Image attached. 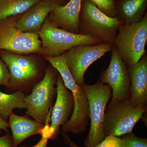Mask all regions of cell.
Instances as JSON below:
<instances>
[{
	"label": "cell",
	"instance_id": "cell-27",
	"mask_svg": "<svg viewBox=\"0 0 147 147\" xmlns=\"http://www.w3.org/2000/svg\"><path fill=\"white\" fill-rule=\"evenodd\" d=\"M9 127L8 122L0 117V135L1 134V130H5L7 132H9L8 127Z\"/></svg>",
	"mask_w": 147,
	"mask_h": 147
},
{
	"label": "cell",
	"instance_id": "cell-14",
	"mask_svg": "<svg viewBox=\"0 0 147 147\" xmlns=\"http://www.w3.org/2000/svg\"><path fill=\"white\" fill-rule=\"evenodd\" d=\"M57 5L54 0H42L16 20V27L24 32H38L49 13Z\"/></svg>",
	"mask_w": 147,
	"mask_h": 147
},
{
	"label": "cell",
	"instance_id": "cell-20",
	"mask_svg": "<svg viewBox=\"0 0 147 147\" xmlns=\"http://www.w3.org/2000/svg\"><path fill=\"white\" fill-rule=\"evenodd\" d=\"M121 147H147V139L137 137L131 131L123 135Z\"/></svg>",
	"mask_w": 147,
	"mask_h": 147
},
{
	"label": "cell",
	"instance_id": "cell-18",
	"mask_svg": "<svg viewBox=\"0 0 147 147\" xmlns=\"http://www.w3.org/2000/svg\"><path fill=\"white\" fill-rule=\"evenodd\" d=\"M42 0H0V21L25 13Z\"/></svg>",
	"mask_w": 147,
	"mask_h": 147
},
{
	"label": "cell",
	"instance_id": "cell-13",
	"mask_svg": "<svg viewBox=\"0 0 147 147\" xmlns=\"http://www.w3.org/2000/svg\"><path fill=\"white\" fill-rule=\"evenodd\" d=\"M82 0H70L66 5L57 4L49 13L48 19L57 28L74 34H79V18Z\"/></svg>",
	"mask_w": 147,
	"mask_h": 147
},
{
	"label": "cell",
	"instance_id": "cell-1",
	"mask_svg": "<svg viewBox=\"0 0 147 147\" xmlns=\"http://www.w3.org/2000/svg\"><path fill=\"white\" fill-rule=\"evenodd\" d=\"M61 75L65 86L73 95L74 109L71 117L61 126V131L81 134L86 130L90 120L88 102L84 84L77 85L69 70L66 61V52L58 57L43 56Z\"/></svg>",
	"mask_w": 147,
	"mask_h": 147
},
{
	"label": "cell",
	"instance_id": "cell-12",
	"mask_svg": "<svg viewBox=\"0 0 147 147\" xmlns=\"http://www.w3.org/2000/svg\"><path fill=\"white\" fill-rule=\"evenodd\" d=\"M130 82V100L132 106L147 107V57L145 54L140 60L127 67Z\"/></svg>",
	"mask_w": 147,
	"mask_h": 147
},
{
	"label": "cell",
	"instance_id": "cell-7",
	"mask_svg": "<svg viewBox=\"0 0 147 147\" xmlns=\"http://www.w3.org/2000/svg\"><path fill=\"white\" fill-rule=\"evenodd\" d=\"M88 102L91 126L84 140L86 147H95L104 139L102 130L106 106L112 96V88L108 84L99 82L92 85L84 84Z\"/></svg>",
	"mask_w": 147,
	"mask_h": 147
},
{
	"label": "cell",
	"instance_id": "cell-6",
	"mask_svg": "<svg viewBox=\"0 0 147 147\" xmlns=\"http://www.w3.org/2000/svg\"><path fill=\"white\" fill-rule=\"evenodd\" d=\"M147 110V107L134 108L129 99L109 104L105 109L103 118L104 137L110 135L119 137L131 132Z\"/></svg>",
	"mask_w": 147,
	"mask_h": 147
},
{
	"label": "cell",
	"instance_id": "cell-4",
	"mask_svg": "<svg viewBox=\"0 0 147 147\" xmlns=\"http://www.w3.org/2000/svg\"><path fill=\"white\" fill-rule=\"evenodd\" d=\"M80 12L79 34L94 37L102 42H112L122 24L117 17L107 16L91 2L87 0Z\"/></svg>",
	"mask_w": 147,
	"mask_h": 147
},
{
	"label": "cell",
	"instance_id": "cell-10",
	"mask_svg": "<svg viewBox=\"0 0 147 147\" xmlns=\"http://www.w3.org/2000/svg\"><path fill=\"white\" fill-rule=\"evenodd\" d=\"M111 60L98 82L109 85L112 88L113 104L123 99H130V82L127 67L117 49L113 46Z\"/></svg>",
	"mask_w": 147,
	"mask_h": 147
},
{
	"label": "cell",
	"instance_id": "cell-3",
	"mask_svg": "<svg viewBox=\"0 0 147 147\" xmlns=\"http://www.w3.org/2000/svg\"><path fill=\"white\" fill-rule=\"evenodd\" d=\"M42 46L39 54L54 57L60 56L79 45H96L102 42L89 35L74 34L57 28L50 23L48 16L38 32Z\"/></svg>",
	"mask_w": 147,
	"mask_h": 147
},
{
	"label": "cell",
	"instance_id": "cell-2",
	"mask_svg": "<svg viewBox=\"0 0 147 147\" xmlns=\"http://www.w3.org/2000/svg\"><path fill=\"white\" fill-rule=\"evenodd\" d=\"M147 40V15L137 22L122 24L113 40L117 49L127 67L138 62L146 54Z\"/></svg>",
	"mask_w": 147,
	"mask_h": 147
},
{
	"label": "cell",
	"instance_id": "cell-19",
	"mask_svg": "<svg viewBox=\"0 0 147 147\" xmlns=\"http://www.w3.org/2000/svg\"><path fill=\"white\" fill-rule=\"evenodd\" d=\"M8 53L11 59L35 85V80L39 77L41 72V67L36 60L34 58L23 55L13 54L9 52Z\"/></svg>",
	"mask_w": 147,
	"mask_h": 147
},
{
	"label": "cell",
	"instance_id": "cell-9",
	"mask_svg": "<svg viewBox=\"0 0 147 147\" xmlns=\"http://www.w3.org/2000/svg\"><path fill=\"white\" fill-rule=\"evenodd\" d=\"M112 42H102L96 45H79L66 52L69 70L75 83L79 86L84 84V75L93 63L108 52L112 51Z\"/></svg>",
	"mask_w": 147,
	"mask_h": 147
},
{
	"label": "cell",
	"instance_id": "cell-11",
	"mask_svg": "<svg viewBox=\"0 0 147 147\" xmlns=\"http://www.w3.org/2000/svg\"><path fill=\"white\" fill-rule=\"evenodd\" d=\"M57 99L50 117L51 139L55 140L59 134L60 127L68 121L74 109V100L71 92L65 86L59 74L56 82Z\"/></svg>",
	"mask_w": 147,
	"mask_h": 147
},
{
	"label": "cell",
	"instance_id": "cell-21",
	"mask_svg": "<svg viewBox=\"0 0 147 147\" xmlns=\"http://www.w3.org/2000/svg\"><path fill=\"white\" fill-rule=\"evenodd\" d=\"M96 6L98 9L107 16L116 17L113 0H88Z\"/></svg>",
	"mask_w": 147,
	"mask_h": 147
},
{
	"label": "cell",
	"instance_id": "cell-25",
	"mask_svg": "<svg viewBox=\"0 0 147 147\" xmlns=\"http://www.w3.org/2000/svg\"><path fill=\"white\" fill-rule=\"evenodd\" d=\"M0 147H13V140L10 134L0 136Z\"/></svg>",
	"mask_w": 147,
	"mask_h": 147
},
{
	"label": "cell",
	"instance_id": "cell-5",
	"mask_svg": "<svg viewBox=\"0 0 147 147\" xmlns=\"http://www.w3.org/2000/svg\"><path fill=\"white\" fill-rule=\"evenodd\" d=\"M58 72L52 65L46 69L43 79L35 84L30 94L25 95L26 114L43 125L46 123L50 109L53 107L57 95L55 85Z\"/></svg>",
	"mask_w": 147,
	"mask_h": 147
},
{
	"label": "cell",
	"instance_id": "cell-22",
	"mask_svg": "<svg viewBox=\"0 0 147 147\" xmlns=\"http://www.w3.org/2000/svg\"><path fill=\"white\" fill-rule=\"evenodd\" d=\"M50 118L48 117L45 124L43 133L41 135V138L39 142L36 144L32 147L22 145L20 147H47V143L49 139H51V134L50 132Z\"/></svg>",
	"mask_w": 147,
	"mask_h": 147
},
{
	"label": "cell",
	"instance_id": "cell-17",
	"mask_svg": "<svg viewBox=\"0 0 147 147\" xmlns=\"http://www.w3.org/2000/svg\"><path fill=\"white\" fill-rule=\"evenodd\" d=\"M24 93L16 91L8 94L0 91V117L6 121L15 108L26 109Z\"/></svg>",
	"mask_w": 147,
	"mask_h": 147
},
{
	"label": "cell",
	"instance_id": "cell-26",
	"mask_svg": "<svg viewBox=\"0 0 147 147\" xmlns=\"http://www.w3.org/2000/svg\"><path fill=\"white\" fill-rule=\"evenodd\" d=\"M60 133L61 134L63 138L64 141L65 142L66 144L68 145L70 147H79L77 146V145L73 143L72 141H71V139L68 137V135L66 134L65 132H63V131H60Z\"/></svg>",
	"mask_w": 147,
	"mask_h": 147
},
{
	"label": "cell",
	"instance_id": "cell-23",
	"mask_svg": "<svg viewBox=\"0 0 147 147\" xmlns=\"http://www.w3.org/2000/svg\"><path fill=\"white\" fill-rule=\"evenodd\" d=\"M121 138L110 135L105 137L95 147H121Z\"/></svg>",
	"mask_w": 147,
	"mask_h": 147
},
{
	"label": "cell",
	"instance_id": "cell-8",
	"mask_svg": "<svg viewBox=\"0 0 147 147\" xmlns=\"http://www.w3.org/2000/svg\"><path fill=\"white\" fill-rule=\"evenodd\" d=\"M16 19L0 21V50L18 55L39 53L42 42L38 32H24L16 27Z\"/></svg>",
	"mask_w": 147,
	"mask_h": 147
},
{
	"label": "cell",
	"instance_id": "cell-16",
	"mask_svg": "<svg viewBox=\"0 0 147 147\" xmlns=\"http://www.w3.org/2000/svg\"><path fill=\"white\" fill-rule=\"evenodd\" d=\"M147 0H122L119 11L122 24H129L141 20L144 16Z\"/></svg>",
	"mask_w": 147,
	"mask_h": 147
},
{
	"label": "cell",
	"instance_id": "cell-15",
	"mask_svg": "<svg viewBox=\"0 0 147 147\" xmlns=\"http://www.w3.org/2000/svg\"><path fill=\"white\" fill-rule=\"evenodd\" d=\"M28 115L19 116L12 113L8 122L12 133L13 147H18L25 139L36 135H42L45 125L29 118Z\"/></svg>",
	"mask_w": 147,
	"mask_h": 147
},
{
	"label": "cell",
	"instance_id": "cell-24",
	"mask_svg": "<svg viewBox=\"0 0 147 147\" xmlns=\"http://www.w3.org/2000/svg\"><path fill=\"white\" fill-rule=\"evenodd\" d=\"M10 74L7 66L0 58V85L9 86Z\"/></svg>",
	"mask_w": 147,
	"mask_h": 147
}]
</instances>
